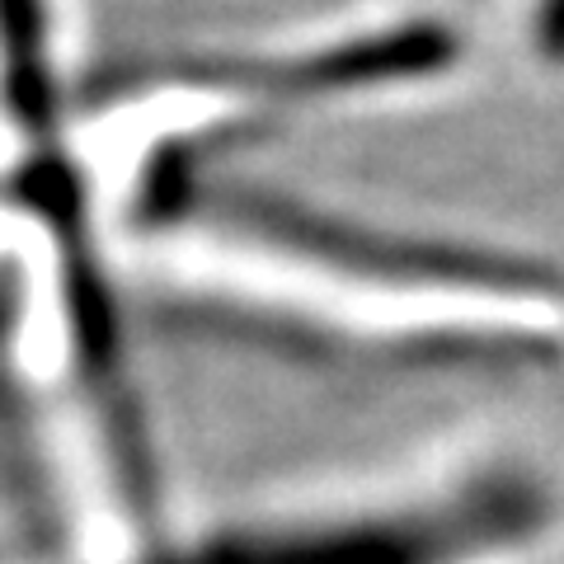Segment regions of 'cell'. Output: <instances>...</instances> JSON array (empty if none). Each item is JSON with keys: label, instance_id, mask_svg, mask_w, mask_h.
Instances as JSON below:
<instances>
[{"label": "cell", "instance_id": "obj_2", "mask_svg": "<svg viewBox=\"0 0 564 564\" xmlns=\"http://www.w3.org/2000/svg\"><path fill=\"white\" fill-rule=\"evenodd\" d=\"M532 39L551 62H564V0H536L532 6Z\"/></svg>", "mask_w": 564, "mask_h": 564}, {"label": "cell", "instance_id": "obj_1", "mask_svg": "<svg viewBox=\"0 0 564 564\" xmlns=\"http://www.w3.org/2000/svg\"><path fill=\"white\" fill-rule=\"evenodd\" d=\"M0 99L29 137L57 132L62 66L52 0H0Z\"/></svg>", "mask_w": 564, "mask_h": 564}]
</instances>
